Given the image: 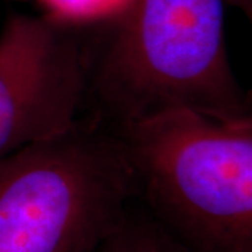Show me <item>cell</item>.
<instances>
[{
    "instance_id": "277c9868",
    "label": "cell",
    "mask_w": 252,
    "mask_h": 252,
    "mask_svg": "<svg viewBox=\"0 0 252 252\" xmlns=\"http://www.w3.org/2000/svg\"><path fill=\"white\" fill-rule=\"evenodd\" d=\"M89 21L11 13L0 31V160L84 114Z\"/></svg>"
},
{
    "instance_id": "8992f818",
    "label": "cell",
    "mask_w": 252,
    "mask_h": 252,
    "mask_svg": "<svg viewBox=\"0 0 252 252\" xmlns=\"http://www.w3.org/2000/svg\"><path fill=\"white\" fill-rule=\"evenodd\" d=\"M49 13L77 21H94L117 13L127 0H44Z\"/></svg>"
},
{
    "instance_id": "3957f363",
    "label": "cell",
    "mask_w": 252,
    "mask_h": 252,
    "mask_svg": "<svg viewBox=\"0 0 252 252\" xmlns=\"http://www.w3.org/2000/svg\"><path fill=\"white\" fill-rule=\"evenodd\" d=\"M136 199L121 136L81 117L0 160V252H94Z\"/></svg>"
},
{
    "instance_id": "5b68a950",
    "label": "cell",
    "mask_w": 252,
    "mask_h": 252,
    "mask_svg": "<svg viewBox=\"0 0 252 252\" xmlns=\"http://www.w3.org/2000/svg\"><path fill=\"white\" fill-rule=\"evenodd\" d=\"M94 252H190L137 200Z\"/></svg>"
},
{
    "instance_id": "7a4b0ae2",
    "label": "cell",
    "mask_w": 252,
    "mask_h": 252,
    "mask_svg": "<svg viewBox=\"0 0 252 252\" xmlns=\"http://www.w3.org/2000/svg\"><path fill=\"white\" fill-rule=\"evenodd\" d=\"M137 202L190 252H252V119L174 109L115 132Z\"/></svg>"
},
{
    "instance_id": "6da1fadb",
    "label": "cell",
    "mask_w": 252,
    "mask_h": 252,
    "mask_svg": "<svg viewBox=\"0 0 252 252\" xmlns=\"http://www.w3.org/2000/svg\"><path fill=\"white\" fill-rule=\"evenodd\" d=\"M174 109L252 119L228 59L224 0H127L89 21L83 115L118 132Z\"/></svg>"
}]
</instances>
